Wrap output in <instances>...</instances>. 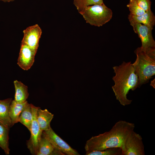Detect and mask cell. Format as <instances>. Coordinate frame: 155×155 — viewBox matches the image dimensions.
I'll return each mask as SVG.
<instances>
[{"instance_id": "cell-2", "label": "cell", "mask_w": 155, "mask_h": 155, "mask_svg": "<svg viewBox=\"0 0 155 155\" xmlns=\"http://www.w3.org/2000/svg\"><path fill=\"white\" fill-rule=\"evenodd\" d=\"M115 75L112 79L115 84L112 87L116 99L123 106L130 104L132 100L127 98L129 91L139 87V79L131 61L123 63L113 67Z\"/></svg>"}, {"instance_id": "cell-18", "label": "cell", "mask_w": 155, "mask_h": 155, "mask_svg": "<svg viewBox=\"0 0 155 155\" xmlns=\"http://www.w3.org/2000/svg\"><path fill=\"white\" fill-rule=\"evenodd\" d=\"M9 129L0 124V147L6 155L9 154Z\"/></svg>"}, {"instance_id": "cell-3", "label": "cell", "mask_w": 155, "mask_h": 155, "mask_svg": "<svg viewBox=\"0 0 155 155\" xmlns=\"http://www.w3.org/2000/svg\"><path fill=\"white\" fill-rule=\"evenodd\" d=\"M136 59L132 65L139 79V87L148 82L155 74V57L142 51L140 47L135 51Z\"/></svg>"}, {"instance_id": "cell-11", "label": "cell", "mask_w": 155, "mask_h": 155, "mask_svg": "<svg viewBox=\"0 0 155 155\" xmlns=\"http://www.w3.org/2000/svg\"><path fill=\"white\" fill-rule=\"evenodd\" d=\"M128 18L129 22L141 24L152 30L155 24V16L151 9L146 11L144 14L140 16H134L130 13Z\"/></svg>"}, {"instance_id": "cell-1", "label": "cell", "mask_w": 155, "mask_h": 155, "mask_svg": "<svg viewBox=\"0 0 155 155\" xmlns=\"http://www.w3.org/2000/svg\"><path fill=\"white\" fill-rule=\"evenodd\" d=\"M135 127L133 123L119 121L109 131L92 136L88 140L85 146L86 153L111 148H121L123 152L125 142Z\"/></svg>"}, {"instance_id": "cell-10", "label": "cell", "mask_w": 155, "mask_h": 155, "mask_svg": "<svg viewBox=\"0 0 155 155\" xmlns=\"http://www.w3.org/2000/svg\"><path fill=\"white\" fill-rule=\"evenodd\" d=\"M36 53L27 46L21 44L17 64L24 70L29 69L34 63Z\"/></svg>"}, {"instance_id": "cell-16", "label": "cell", "mask_w": 155, "mask_h": 155, "mask_svg": "<svg viewBox=\"0 0 155 155\" xmlns=\"http://www.w3.org/2000/svg\"><path fill=\"white\" fill-rule=\"evenodd\" d=\"M54 147L46 138L42 135L36 155H62Z\"/></svg>"}, {"instance_id": "cell-9", "label": "cell", "mask_w": 155, "mask_h": 155, "mask_svg": "<svg viewBox=\"0 0 155 155\" xmlns=\"http://www.w3.org/2000/svg\"><path fill=\"white\" fill-rule=\"evenodd\" d=\"M23 32L24 36L21 44L27 46L36 52L42 33V30L39 26L36 24L28 27L24 30Z\"/></svg>"}, {"instance_id": "cell-17", "label": "cell", "mask_w": 155, "mask_h": 155, "mask_svg": "<svg viewBox=\"0 0 155 155\" xmlns=\"http://www.w3.org/2000/svg\"><path fill=\"white\" fill-rule=\"evenodd\" d=\"M32 120V112L31 104H27L22 112L19 122L26 126L30 131Z\"/></svg>"}, {"instance_id": "cell-8", "label": "cell", "mask_w": 155, "mask_h": 155, "mask_svg": "<svg viewBox=\"0 0 155 155\" xmlns=\"http://www.w3.org/2000/svg\"><path fill=\"white\" fill-rule=\"evenodd\" d=\"M141 136L133 131L126 140L122 155H145Z\"/></svg>"}, {"instance_id": "cell-13", "label": "cell", "mask_w": 155, "mask_h": 155, "mask_svg": "<svg viewBox=\"0 0 155 155\" xmlns=\"http://www.w3.org/2000/svg\"><path fill=\"white\" fill-rule=\"evenodd\" d=\"M54 117V115L50 112L47 109H41L40 107L38 109L37 120L39 127L42 131L49 129L50 123Z\"/></svg>"}, {"instance_id": "cell-24", "label": "cell", "mask_w": 155, "mask_h": 155, "mask_svg": "<svg viewBox=\"0 0 155 155\" xmlns=\"http://www.w3.org/2000/svg\"><path fill=\"white\" fill-rule=\"evenodd\" d=\"M2 1L5 2H9L11 1H13L14 0H0Z\"/></svg>"}, {"instance_id": "cell-7", "label": "cell", "mask_w": 155, "mask_h": 155, "mask_svg": "<svg viewBox=\"0 0 155 155\" xmlns=\"http://www.w3.org/2000/svg\"><path fill=\"white\" fill-rule=\"evenodd\" d=\"M42 135L49 141L55 150L63 155H80L77 150L72 148L59 136L51 127L49 129L42 131Z\"/></svg>"}, {"instance_id": "cell-6", "label": "cell", "mask_w": 155, "mask_h": 155, "mask_svg": "<svg viewBox=\"0 0 155 155\" xmlns=\"http://www.w3.org/2000/svg\"><path fill=\"white\" fill-rule=\"evenodd\" d=\"M32 112V120L30 131L31 133L30 139L27 141V146L31 153L36 155L42 131L40 129L38 123L36 115L39 107H36L31 104Z\"/></svg>"}, {"instance_id": "cell-23", "label": "cell", "mask_w": 155, "mask_h": 155, "mask_svg": "<svg viewBox=\"0 0 155 155\" xmlns=\"http://www.w3.org/2000/svg\"><path fill=\"white\" fill-rule=\"evenodd\" d=\"M150 85L155 88V79L151 82Z\"/></svg>"}, {"instance_id": "cell-20", "label": "cell", "mask_w": 155, "mask_h": 155, "mask_svg": "<svg viewBox=\"0 0 155 155\" xmlns=\"http://www.w3.org/2000/svg\"><path fill=\"white\" fill-rule=\"evenodd\" d=\"M121 149L120 148H111L102 150L94 151L86 153V155H122Z\"/></svg>"}, {"instance_id": "cell-4", "label": "cell", "mask_w": 155, "mask_h": 155, "mask_svg": "<svg viewBox=\"0 0 155 155\" xmlns=\"http://www.w3.org/2000/svg\"><path fill=\"white\" fill-rule=\"evenodd\" d=\"M86 22L96 26H102L109 21L113 12L104 3L88 6L79 13Z\"/></svg>"}, {"instance_id": "cell-14", "label": "cell", "mask_w": 155, "mask_h": 155, "mask_svg": "<svg viewBox=\"0 0 155 155\" xmlns=\"http://www.w3.org/2000/svg\"><path fill=\"white\" fill-rule=\"evenodd\" d=\"M28 103L27 100L22 103H18L14 100H12L9 107V114L13 125L19 122L20 115Z\"/></svg>"}, {"instance_id": "cell-21", "label": "cell", "mask_w": 155, "mask_h": 155, "mask_svg": "<svg viewBox=\"0 0 155 155\" xmlns=\"http://www.w3.org/2000/svg\"><path fill=\"white\" fill-rule=\"evenodd\" d=\"M131 14L139 16L144 14L146 11L139 6L134 0H129V3L127 5Z\"/></svg>"}, {"instance_id": "cell-15", "label": "cell", "mask_w": 155, "mask_h": 155, "mask_svg": "<svg viewBox=\"0 0 155 155\" xmlns=\"http://www.w3.org/2000/svg\"><path fill=\"white\" fill-rule=\"evenodd\" d=\"M13 83L15 88L14 100L19 103L24 102L26 101L29 95L28 87L17 80H14Z\"/></svg>"}, {"instance_id": "cell-12", "label": "cell", "mask_w": 155, "mask_h": 155, "mask_svg": "<svg viewBox=\"0 0 155 155\" xmlns=\"http://www.w3.org/2000/svg\"><path fill=\"white\" fill-rule=\"evenodd\" d=\"M12 100V98L0 100V124L9 129L13 126L9 114V107Z\"/></svg>"}, {"instance_id": "cell-19", "label": "cell", "mask_w": 155, "mask_h": 155, "mask_svg": "<svg viewBox=\"0 0 155 155\" xmlns=\"http://www.w3.org/2000/svg\"><path fill=\"white\" fill-rule=\"evenodd\" d=\"M73 3L79 13L88 6L101 5L104 3L103 0H73Z\"/></svg>"}, {"instance_id": "cell-5", "label": "cell", "mask_w": 155, "mask_h": 155, "mask_svg": "<svg viewBox=\"0 0 155 155\" xmlns=\"http://www.w3.org/2000/svg\"><path fill=\"white\" fill-rule=\"evenodd\" d=\"M129 22L134 32L141 40L140 49L151 56L155 57V42L152 36V30L141 24Z\"/></svg>"}, {"instance_id": "cell-22", "label": "cell", "mask_w": 155, "mask_h": 155, "mask_svg": "<svg viewBox=\"0 0 155 155\" xmlns=\"http://www.w3.org/2000/svg\"><path fill=\"white\" fill-rule=\"evenodd\" d=\"M138 5L145 11L151 10V2L150 0H134Z\"/></svg>"}]
</instances>
